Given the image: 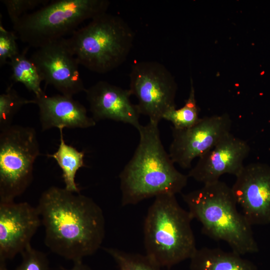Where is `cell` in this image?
<instances>
[{
	"instance_id": "obj_1",
	"label": "cell",
	"mask_w": 270,
	"mask_h": 270,
	"mask_svg": "<svg viewBox=\"0 0 270 270\" xmlns=\"http://www.w3.org/2000/svg\"><path fill=\"white\" fill-rule=\"evenodd\" d=\"M36 208L44 228V244L52 252L74 262L100 248L105 219L90 198L52 186L42 193Z\"/></svg>"
},
{
	"instance_id": "obj_2",
	"label": "cell",
	"mask_w": 270,
	"mask_h": 270,
	"mask_svg": "<svg viewBox=\"0 0 270 270\" xmlns=\"http://www.w3.org/2000/svg\"><path fill=\"white\" fill-rule=\"evenodd\" d=\"M138 132L137 148L119 175L122 206L162 194L176 195L188 183V176L175 168L164 147L158 123L150 121Z\"/></svg>"
},
{
	"instance_id": "obj_3",
	"label": "cell",
	"mask_w": 270,
	"mask_h": 270,
	"mask_svg": "<svg viewBox=\"0 0 270 270\" xmlns=\"http://www.w3.org/2000/svg\"><path fill=\"white\" fill-rule=\"evenodd\" d=\"M182 197L204 234L226 242L240 256L258 252L252 226L238 210L232 188L225 182L219 180L204 184Z\"/></svg>"
},
{
	"instance_id": "obj_4",
	"label": "cell",
	"mask_w": 270,
	"mask_h": 270,
	"mask_svg": "<svg viewBox=\"0 0 270 270\" xmlns=\"http://www.w3.org/2000/svg\"><path fill=\"white\" fill-rule=\"evenodd\" d=\"M192 220L175 194L156 196L144 222L146 254L161 268H170L190 259L198 249L191 226Z\"/></svg>"
},
{
	"instance_id": "obj_5",
	"label": "cell",
	"mask_w": 270,
	"mask_h": 270,
	"mask_svg": "<svg viewBox=\"0 0 270 270\" xmlns=\"http://www.w3.org/2000/svg\"><path fill=\"white\" fill-rule=\"evenodd\" d=\"M134 33L121 17L102 14L66 38L80 64L104 74L122 64L133 46Z\"/></svg>"
},
{
	"instance_id": "obj_6",
	"label": "cell",
	"mask_w": 270,
	"mask_h": 270,
	"mask_svg": "<svg viewBox=\"0 0 270 270\" xmlns=\"http://www.w3.org/2000/svg\"><path fill=\"white\" fill-rule=\"evenodd\" d=\"M110 4L108 0H52L21 17L14 32L28 47L38 48L71 35L84 20L106 12Z\"/></svg>"
},
{
	"instance_id": "obj_7",
	"label": "cell",
	"mask_w": 270,
	"mask_h": 270,
	"mask_svg": "<svg viewBox=\"0 0 270 270\" xmlns=\"http://www.w3.org/2000/svg\"><path fill=\"white\" fill-rule=\"evenodd\" d=\"M40 145L34 128L10 125L0 132V202L14 201L30 186Z\"/></svg>"
},
{
	"instance_id": "obj_8",
	"label": "cell",
	"mask_w": 270,
	"mask_h": 270,
	"mask_svg": "<svg viewBox=\"0 0 270 270\" xmlns=\"http://www.w3.org/2000/svg\"><path fill=\"white\" fill-rule=\"evenodd\" d=\"M129 75V89L138 100V110L150 121L159 123L168 110L176 107V83L164 64L156 61L138 62Z\"/></svg>"
},
{
	"instance_id": "obj_9",
	"label": "cell",
	"mask_w": 270,
	"mask_h": 270,
	"mask_svg": "<svg viewBox=\"0 0 270 270\" xmlns=\"http://www.w3.org/2000/svg\"><path fill=\"white\" fill-rule=\"evenodd\" d=\"M232 122L227 114L200 118L186 129L171 127L172 140L168 154L174 164L184 169L192 166L193 160L210 150L230 134Z\"/></svg>"
},
{
	"instance_id": "obj_10",
	"label": "cell",
	"mask_w": 270,
	"mask_h": 270,
	"mask_svg": "<svg viewBox=\"0 0 270 270\" xmlns=\"http://www.w3.org/2000/svg\"><path fill=\"white\" fill-rule=\"evenodd\" d=\"M30 58L46 84L53 86L61 94L73 96L85 91L79 72L80 64L66 38L36 48Z\"/></svg>"
},
{
	"instance_id": "obj_11",
	"label": "cell",
	"mask_w": 270,
	"mask_h": 270,
	"mask_svg": "<svg viewBox=\"0 0 270 270\" xmlns=\"http://www.w3.org/2000/svg\"><path fill=\"white\" fill-rule=\"evenodd\" d=\"M231 188L251 226L270 224V165L254 162L244 166Z\"/></svg>"
},
{
	"instance_id": "obj_12",
	"label": "cell",
	"mask_w": 270,
	"mask_h": 270,
	"mask_svg": "<svg viewBox=\"0 0 270 270\" xmlns=\"http://www.w3.org/2000/svg\"><path fill=\"white\" fill-rule=\"evenodd\" d=\"M42 224L36 207L27 202H0V270L21 254Z\"/></svg>"
},
{
	"instance_id": "obj_13",
	"label": "cell",
	"mask_w": 270,
	"mask_h": 270,
	"mask_svg": "<svg viewBox=\"0 0 270 270\" xmlns=\"http://www.w3.org/2000/svg\"><path fill=\"white\" fill-rule=\"evenodd\" d=\"M250 152L246 141L230 133L198 158L188 176L204 184L218 181L226 174L236 176Z\"/></svg>"
},
{
	"instance_id": "obj_14",
	"label": "cell",
	"mask_w": 270,
	"mask_h": 270,
	"mask_svg": "<svg viewBox=\"0 0 270 270\" xmlns=\"http://www.w3.org/2000/svg\"><path fill=\"white\" fill-rule=\"evenodd\" d=\"M92 118L96 121L110 120L128 124L138 130L140 114L136 104L132 103L130 89H124L108 82L100 80L86 89Z\"/></svg>"
},
{
	"instance_id": "obj_15",
	"label": "cell",
	"mask_w": 270,
	"mask_h": 270,
	"mask_svg": "<svg viewBox=\"0 0 270 270\" xmlns=\"http://www.w3.org/2000/svg\"><path fill=\"white\" fill-rule=\"evenodd\" d=\"M34 100L38 108L42 131L54 128H86L96 124L85 106L73 96L62 94L48 96L44 93Z\"/></svg>"
},
{
	"instance_id": "obj_16",
	"label": "cell",
	"mask_w": 270,
	"mask_h": 270,
	"mask_svg": "<svg viewBox=\"0 0 270 270\" xmlns=\"http://www.w3.org/2000/svg\"><path fill=\"white\" fill-rule=\"evenodd\" d=\"M190 260V270H258L242 256L219 248L197 249Z\"/></svg>"
},
{
	"instance_id": "obj_17",
	"label": "cell",
	"mask_w": 270,
	"mask_h": 270,
	"mask_svg": "<svg viewBox=\"0 0 270 270\" xmlns=\"http://www.w3.org/2000/svg\"><path fill=\"white\" fill-rule=\"evenodd\" d=\"M60 132V142L56 152L48 156L54 158L62 171L64 188L70 192H80L76 182V176L79 169L85 166L84 152H79L74 147L68 145L64 140L62 130Z\"/></svg>"
},
{
	"instance_id": "obj_18",
	"label": "cell",
	"mask_w": 270,
	"mask_h": 270,
	"mask_svg": "<svg viewBox=\"0 0 270 270\" xmlns=\"http://www.w3.org/2000/svg\"><path fill=\"white\" fill-rule=\"evenodd\" d=\"M28 48L26 47L22 52L11 58L8 64L11 67L10 79L13 82L22 84L38 98L44 93L40 87L42 80L34 64L26 56Z\"/></svg>"
},
{
	"instance_id": "obj_19",
	"label": "cell",
	"mask_w": 270,
	"mask_h": 270,
	"mask_svg": "<svg viewBox=\"0 0 270 270\" xmlns=\"http://www.w3.org/2000/svg\"><path fill=\"white\" fill-rule=\"evenodd\" d=\"M199 112L194 88L191 80L189 96L184 105L178 109H176V107L170 109L164 114L162 119L171 122L172 127L176 129H186L194 126L200 121Z\"/></svg>"
},
{
	"instance_id": "obj_20",
	"label": "cell",
	"mask_w": 270,
	"mask_h": 270,
	"mask_svg": "<svg viewBox=\"0 0 270 270\" xmlns=\"http://www.w3.org/2000/svg\"><path fill=\"white\" fill-rule=\"evenodd\" d=\"M34 104V100H28L18 94L8 86L5 92L0 95V129L12 125L14 116L24 105Z\"/></svg>"
},
{
	"instance_id": "obj_21",
	"label": "cell",
	"mask_w": 270,
	"mask_h": 270,
	"mask_svg": "<svg viewBox=\"0 0 270 270\" xmlns=\"http://www.w3.org/2000/svg\"><path fill=\"white\" fill-rule=\"evenodd\" d=\"M117 264L119 270H162L146 254L127 252L114 248H104Z\"/></svg>"
},
{
	"instance_id": "obj_22",
	"label": "cell",
	"mask_w": 270,
	"mask_h": 270,
	"mask_svg": "<svg viewBox=\"0 0 270 270\" xmlns=\"http://www.w3.org/2000/svg\"><path fill=\"white\" fill-rule=\"evenodd\" d=\"M22 262L14 270H49L47 256L43 252L34 248L30 244L20 254Z\"/></svg>"
},
{
	"instance_id": "obj_23",
	"label": "cell",
	"mask_w": 270,
	"mask_h": 270,
	"mask_svg": "<svg viewBox=\"0 0 270 270\" xmlns=\"http://www.w3.org/2000/svg\"><path fill=\"white\" fill-rule=\"evenodd\" d=\"M10 18L14 24L28 12L40 6H44L49 0H2Z\"/></svg>"
},
{
	"instance_id": "obj_24",
	"label": "cell",
	"mask_w": 270,
	"mask_h": 270,
	"mask_svg": "<svg viewBox=\"0 0 270 270\" xmlns=\"http://www.w3.org/2000/svg\"><path fill=\"white\" fill-rule=\"evenodd\" d=\"M18 37L12 31L5 29L0 22V66H2L12 58L20 54L16 44Z\"/></svg>"
},
{
	"instance_id": "obj_25",
	"label": "cell",
	"mask_w": 270,
	"mask_h": 270,
	"mask_svg": "<svg viewBox=\"0 0 270 270\" xmlns=\"http://www.w3.org/2000/svg\"><path fill=\"white\" fill-rule=\"evenodd\" d=\"M62 270H92L87 265L84 264L82 260L74 262L73 266L70 270H66L62 268Z\"/></svg>"
}]
</instances>
